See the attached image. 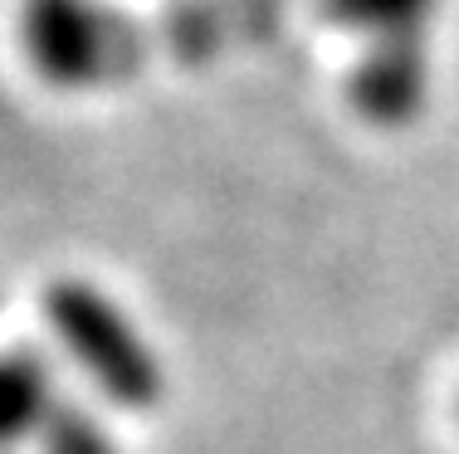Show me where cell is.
<instances>
[{"instance_id":"obj_5","label":"cell","mask_w":459,"mask_h":454,"mask_svg":"<svg viewBox=\"0 0 459 454\" xmlns=\"http://www.w3.org/2000/svg\"><path fill=\"white\" fill-rule=\"evenodd\" d=\"M59 406H64V396L54 386V372L45 356L35 347L0 352V445L45 440Z\"/></svg>"},{"instance_id":"obj_3","label":"cell","mask_w":459,"mask_h":454,"mask_svg":"<svg viewBox=\"0 0 459 454\" xmlns=\"http://www.w3.org/2000/svg\"><path fill=\"white\" fill-rule=\"evenodd\" d=\"M435 93V39L420 45H371L357 54V69L347 79V99L357 117H367L381 133L420 123Z\"/></svg>"},{"instance_id":"obj_6","label":"cell","mask_w":459,"mask_h":454,"mask_svg":"<svg viewBox=\"0 0 459 454\" xmlns=\"http://www.w3.org/2000/svg\"><path fill=\"white\" fill-rule=\"evenodd\" d=\"M39 450H45V454H117L113 440H108V430L98 425L89 410H79V406H69V401H64L59 415L49 420Z\"/></svg>"},{"instance_id":"obj_4","label":"cell","mask_w":459,"mask_h":454,"mask_svg":"<svg viewBox=\"0 0 459 454\" xmlns=\"http://www.w3.org/2000/svg\"><path fill=\"white\" fill-rule=\"evenodd\" d=\"M445 0H308V15L371 45H420L435 39Z\"/></svg>"},{"instance_id":"obj_1","label":"cell","mask_w":459,"mask_h":454,"mask_svg":"<svg viewBox=\"0 0 459 454\" xmlns=\"http://www.w3.org/2000/svg\"><path fill=\"white\" fill-rule=\"evenodd\" d=\"M308 0H177L137 20L103 0H25L20 45L54 89H103L152 64H211L274 39Z\"/></svg>"},{"instance_id":"obj_2","label":"cell","mask_w":459,"mask_h":454,"mask_svg":"<svg viewBox=\"0 0 459 454\" xmlns=\"http://www.w3.org/2000/svg\"><path fill=\"white\" fill-rule=\"evenodd\" d=\"M45 313L64 352L93 376V386L123 410H152L167 396V366L137 332V322L89 278H54Z\"/></svg>"}]
</instances>
